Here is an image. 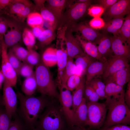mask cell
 Returning a JSON list of instances; mask_svg holds the SVG:
<instances>
[{
  "label": "cell",
  "mask_w": 130,
  "mask_h": 130,
  "mask_svg": "<svg viewBox=\"0 0 130 130\" xmlns=\"http://www.w3.org/2000/svg\"><path fill=\"white\" fill-rule=\"evenodd\" d=\"M130 0H119L105 11L103 17L107 22L114 18L124 17L130 13Z\"/></svg>",
  "instance_id": "obj_10"
},
{
  "label": "cell",
  "mask_w": 130,
  "mask_h": 130,
  "mask_svg": "<svg viewBox=\"0 0 130 130\" xmlns=\"http://www.w3.org/2000/svg\"><path fill=\"white\" fill-rule=\"evenodd\" d=\"M94 91L91 85L89 83H85L84 93V98L86 100Z\"/></svg>",
  "instance_id": "obj_49"
},
{
  "label": "cell",
  "mask_w": 130,
  "mask_h": 130,
  "mask_svg": "<svg viewBox=\"0 0 130 130\" xmlns=\"http://www.w3.org/2000/svg\"><path fill=\"white\" fill-rule=\"evenodd\" d=\"M74 62L76 67L75 74L82 76L85 75V71L89 65L97 60L85 53L78 56Z\"/></svg>",
  "instance_id": "obj_23"
},
{
  "label": "cell",
  "mask_w": 130,
  "mask_h": 130,
  "mask_svg": "<svg viewBox=\"0 0 130 130\" xmlns=\"http://www.w3.org/2000/svg\"><path fill=\"white\" fill-rule=\"evenodd\" d=\"M32 130H41L39 129L37 127H35Z\"/></svg>",
  "instance_id": "obj_61"
},
{
  "label": "cell",
  "mask_w": 130,
  "mask_h": 130,
  "mask_svg": "<svg viewBox=\"0 0 130 130\" xmlns=\"http://www.w3.org/2000/svg\"><path fill=\"white\" fill-rule=\"evenodd\" d=\"M32 6H27L18 15H17V18L20 21L23 22L31 12Z\"/></svg>",
  "instance_id": "obj_47"
},
{
  "label": "cell",
  "mask_w": 130,
  "mask_h": 130,
  "mask_svg": "<svg viewBox=\"0 0 130 130\" xmlns=\"http://www.w3.org/2000/svg\"><path fill=\"white\" fill-rule=\"evenodd\" d=\"M37 89V84L34 73L32 76L26 78L21 86L22 91L27 96L32 95Z\"/></svg>",
  "instance_id": "obj_28"
},
{
  "label": "cell",
  "mask_w": 130,
  "mask_h": 130,
  "mask_svg": "<svg viewBox=\"0 0 130 130\" xmlns=\"http://www.w3.org/2000/svg\"><path fill=\"white\" fill-rule=\"evenodd\" d=\"M104 91L106 96V99L119 96L125 92L124 86L113 83H106Z\"/></svg>",
  "instance_id": "obj_29"
},
{
  "label": "cell",
  "mask_w": 130,
  "mask_h": 130,
  "mask_svg": "<svg viewBox=\"0 0 130 130\" xmlns=\"http://www.w3.org/2000/svg\"><path fill=\"white\" fill-rule=\"evenodd\" d=\"M73 1L66 0L46 1V7L52 12L56 18L58 22L57 26L63 14V11L69 5L73 2Z\"/></svg>",
  "instance_id": "obj_17"
},
{
  "label": "cell",
  "mask_w": 130,
  "mask_h": 130,
  "mask_svg": "<svg viewBox=\"0 0 130 130\" xmlns=\"http://www.w3.org/2000/svg\"><path fill=\"white\" fill-rule=\"evenodd\" d=\"M22 37L23 42L28 50L32 49L35 43V37L32 32L27 28H25Z\"/></svg>",
  "instance_id": "obj_35"
},
{
  "label": "cell",
  "mask_w": 130,
  "mask_h": 130,
  "mask_svg": "<svg viewBox=\"0 0 130 130\" xmlns=\"http://www.w3.org/2000/svg\"><path fill=\"white\" fill-rule=\"evenodd\" d=\"M55 30L52 29L45 30L38 38L39 44L44 47L50 44L55 39Z\"/></svg>",
  "instance_id": "obj_32"
},
{
  "label": "cell",
  "mask_w": 130,
  "mask_h": 130,
  "mask_svg": "<svg viewBox=\"0 0 130 130\" xmlns=\"http://www.w3.org/2000/svg\"><path fill=\"white\" fill-rule=\"evenodd\" d=\"M11 49L13 54L20 60L25 62L28 53V50L21 46L16 44Z\"/></svg>",
  "instance_id": "obj_37"
},
{
  "label": "cell",
  "mask_w": 130,
  "mask_h": 130,
  "mask_svg": "<svg viewBox=\"0 0 130 130\" xmlns=\"http://www.w3.org/2000/svg\"><path fill=\"white\" fill-rule=\"evenodd\" d=\"M87 117L85 126L97 130L102 127L105 121L107 108L105 103L87 102Z\"/></svg>",
  "instance_id": "obj_6"
},
{
  "label": "cell",
  "mask_w": 130,
  "mask_h": 130,
  "mask_svg": "<svg viewBox=\"0 0 130 130\" xmlns=\"http://www.w3.org/2000/svg\"><path fill=\"white\" fill-rule=\"evenodd\" d=\"M130 71L129 67L111 74L105 79L106 83H113L124 86L130 81Z\"/></svg>",
  "instance_id": "obj_20"
},
{
  "label": "cell",
  "mask_w": 130,
  "mask_h": 130,
  "mask_svg": "<svg viewBox=\"0 0 130 130\" xmlns=\"http://www.w3.org/2000/svg\"><path fill=\"white\" fill-rule=\"evenodd\" d=\"M19 106L17 111L28 130L35 127L36 123L51 98L41 95L27 96L21 93H17Z\"/></svg>",
  "instance_id": "obj_1"
},
{
  "label": "cell",
  "mask_w": 130,
  "mask_h": 130,
  "mask_svg": "<svg viewBox=\"0 0 130 130\" xmlns=\"http://www.w3.org/2000/svg\"><path fill=\"white\" fill-rule=\"evenodd\" d=\"M125 101L128 107L130 108V81L128 82L126 91L124 94Z\"/></svg>",
  "instance_id": "obj_51"
},
{
  "label": "cell",
  "mask_w": 130,
  "mask_h": 130,
  "mask_svg": "<svg viewBox=\"0 0 130 130\" xmlns=\"http://www.w3.org/2000/svg\"><path fill=\"white\" fill-rule=\"evenodd\" d=\"M5 80V78L0 68V89L1 88L2 84Z\"/></svg>",
  "instance_id": "obj_58"
},
{
  "label": "cell",
  "mask_w": 130,
  "mask_h": 130,
  "mask_svg": "<svg viewBox=\"0 0 130 130\" xmlns=\"http://www.w3.org/2000/svg\"><path fill=\"white\" fill-rule=\"evenodd\" d=\"M124 92L119 96L106 99L105 103L108 111L102 127L119 124H130V109L124 100Z\"/></svg>",
  "instance_id": "obj_3"
},
{
  "label": "cell",
  "mask_w": 130,
  "mask_h": 130,
  "mask_svg": "<svg viewBox=\"0 0 130 130\" xmlns=\"http://www.w3.org/2000/svg\"><path fill=\"white\" fill-rule=\"evenodd\" d=\"M82 76L74 74L70 77L67 80L66 86L71 91H73L79 85Z\"/></svg>",
  "instance_id": "obj_38"
},
{
  "label": "cell",
  "mask_w": 130,
  "mask_h": 130,
  "mask_svg": "<svg viewBox=\"0 0 130 130\" xmlns=\"http://www.w3.org/2000/svg\"><path fill=\"white\" fill-rule=\"evenodd\" d=\"M3 106L2 96L0 94V108L3 107Z\"/></svg>",
  "instance_id": "obj_59"
},
{
  "label": "cell",
  "mask_w": 130,
  "mask_h": 130,
  "mask_svg": "<svg viewBox=\"0 0 130 130\" xmlns=\"http://www.w3.org/2000/svg\"><path fill=\"white\" fill-rule=\"evenodd\" d=\"M110 37L107 34L103 33L96 44L100 55L106 60L114 55L111 49Z\"/></svg>",
  "instance_id": "obj_21"
},
{
  "label": "cell",
  "mask_w": 130,
  "mask_h": 130,
  "mask_svg": "<svg viewBox=\"0 0 130 130\" xmlns=\"http://www.w3.org/2000/svg\"><path fill=\"white\" fill-rule=\"evenodd\" d=\"M129 59L120 56L113 55L105 61V67L102 77L105 79L111 74L130 67Z\"/></svg>",
  "instance_id": "obj_11"
},
{
  "label": "cell",
  "mask_w": 130,
  "mask_h": 130,
  "mask_svg": "<svg viewBox=\"0 0 130 130\" xmlns=\"http://www.w3.org/2000/svg\"><path fill=\"white\" fill-rule=\"evenodd\" d=\"M105 22L100 17L93 18L89 23L90 26L94 29H102L105 25Z\"/></svg>",
  "instance_id": "obj_44"
},
{
  "label": "cell",
  "mask_w": 130,
  "mask_h": 130,
  "mask_svg": "<svg viewBox=\"0 0 130 130\" xmlns=\"http://www.w3.org/2000/svg\"><path fill=\"white\" fill-rule=\"evenodd\" d=\"M28 50V53L25 62L33 66L40 62L41 58L39 54L32 49Z\"/></svg>",
  "instance_id": "obj_39"
},
{
  "label": "cell",
  "mask_w": 130,
  "mask_h": 130,
  "mask_svg": "<svg viewBox=\"0 0 130 130\" xmlns=\"http://www.w3.org/2000/svg\"><path fill=\"white\" fill-rule=\"evenodd\" d=\"M2 99L5 109L12 118L16 113L18 98L12 87L5 79L3 83Z\"/></svg>",
  "instance_id": "obj_9"
},
{
  "label": "cell",
  "mask_w": 130,
  "mask_h": 130,
  "mask_svg": "<svg viewBox=\"0 0 130 130\" xmlns=\"http://www.w3.org/2000/svg\"><path fill=\"white\" fill-rule=\"evenodd\" d=\"M70 29L72 32H76L84 39L96 45L103 34L83 22L77 23Z\"/></svg>",
  "instance_id": "obj_12"
},
{
  "label": "cell",
  "mask_w": 130,
  "mask_h": 130,
  "mask_svg": "<svg viewBox=\"0 0 130 130\" xmlns=\"http://www.w3.org/2000/svg\"><path fill=\"white\" fill-rule=\"evenodd\" d=\"M1 40L0 39V57L1 56Z\"/></svg>",
  "instance_id": "obj_60"
},
{
  "label": "cell",
  "mask_w": 130,
  "mask_h": 130,
  "mask_svg": "<svg viewBox=\"0 0 130 130\" xmlns=\"http://www.w3.org/2000/svg\"><path fill=\"white\" fill-rule=\"evenodd\" d=\"M106 61L96 60L90 64L85 73V83H89L93 79L102 75L105 67Z\"/></svg>",
  "instance_id": "obj_19"
},
{
  "label": "cell",
  "mask_w": 130,
  "mask_h": 130,
  "mask_svg": "<svg viewBox=\"0 0 130 130\" xmlns=\"http://www.w3.org/2000/svg\"><path fill=\"white\" fill-rule=\"evenodd\" d=\"M66 45L68 57L75 58L85 53L70 29L67 28L65 32Z\"/></svg>",
  "instance_id": "obj_13"
},
{
  "label": "cell",
  "mask_w": 130,
  "mask_h": 130,
  "mask_svg": "<svg viewBox=\"0 0 130 130\" xmlns=\"http://www.w3.org/2000/svg\"><path fill=\"white\" fill-rule=\"evenodd\" d=\"M59 90L58 100L61 110L65 117L68 127L74 125V112L71 91L66 85H62Z\"/></svg>",
  "instance_id": "obj_7"
},
{
  "label": "cell",
  "mask_w": 130,
  "mask_h": 130,
  "mask_svg": "<svg viewBox=\"0 0 130 130\" xmlns=\"http://www.w3.org/2000/svg\"><path fill=\"white\" fill-rule=\"evenodd\" d=\"M87 102L83 98L81 102L74 112V125L85 127L87 117Z\"/></svg>",
  "instance_id": "obj_22"
},
{
  "label": "cell",
  "mask_w": 130,
  "mask_h": 130,
  "mask_svg": "<svg viewBox=\"0 0 130 130\" xmlns=\"http://www.w3.org/2000/svg\"><path fill=\"white\" fill-rule=\"evenodd\" d=\"M33 67L26 62H23L19 70V74L25 78L32 76L34 73L33 70Z\"/></svg>",
  "instance_id": "obj_40"
},
{
  "label": "cell",
  "mask_w": 130,
  "mask_h": 130,
  "mask_svg": "<svg viewBox=\"0 0 130 130\" xmlns=\"http://www.w3.org/2000/svg\"><path fill=\"white\" fill-rule=\"evenodd\" d=\"M12 3V0H0V10L8 6Z\"/></svg>",
  "instance_id": "obj_56"
},
{
  "label": "cell",
  "mask_w": 130,
  "mask_h": 130,
  "mask_svg": "<svg viewBox=\"0 0 130 130\" xmlns=\"http://www.w3.org/2000/svg\"><path fill=\"white\" fill-rule=\"evenodd\" d=\"M117 0H99V5L104 9L105 11L108 9L114 4L117 2Z\"/></svg>",
  "instance_id": "obj_48"
},
{
  "label": "cell",
  "mask_w": 130,
  "mask_h": 130,
  "mask_svg": "<svg viewBox=\"0 0 130 130\" xmlns=\"http://www.w3.org/2000/svg\"><path fill=\"white\" fill-rule=\"evenodd\" d=\"M34 74L37 91L41 95L58 99L59 93L48 67L41 59L36 65Z\"/></svg>",
  "instance_id": "obj_4"
},
{
  "label": "cell",
  "mask_w": 130,
  "mask_h": 130,
  "mask_svg": "<svg viewBox=\"0 0 130 130\" xmlns=\"http://www.w3.org/2000/svg\"><path fill=\"white\" fill-rule=\"evenodd\" d=\"M96 130H130V127L128 125L119 124L108 127H102Z\"/></svg>",
  "instance_id": "obj_46"
},
{
  "label": "cell",
  "mask_w": 130,
  "mask_h": 130,
  "mask_svg": "<svg viewBox=\"0 0 130 130\" xmlns=\"http://www.w3.org/2000/svg\"><path fill=\"white\" fill-rule=\"evenodd\" d=\"M8 27V21L4 17L0 16V39H3Z\"/></svg>",
  "instance_id": "obj_45"
},
{
  "label": "cell",
  "mask_w": 130,
  "mask_h": 130,
  "mask_svg": "<svg viewBox=\"0 0 130 130\" xmlns=\"http://www.w3.org/2000/svg\"><path fill=\"white\" fill-rule=\"evenodd\" d=\"M92 2V0H88L85 2H73L70 4L63 14L57 28L65 26L67 28H70L84 15Z\"/></svg>",
  "instance_id": "obj_5"
},
{
  "label": "cell",
  "mask_w": 130,
  "mask_h": 130,
  "mask_svg": "<svg viewBox=\"0 0 130 130\" xmlns=\"http://www.w3.org/2000/svg\"><path fill=\"white\" fill-rule=\"evenodd\" d=\"M124 20V17H121L114 18L106 22L104 27L102 29L103 33L107 34L108 33H110L113 35L118 36Z\"/></svg>",
  "instance_id": "obj_24"
},
{
  "label": "cell",
  "mask_w": 130,
  "mask_h": 130,
  "mask_svg": "<svg viewBox=\"0 0 130 130\" xmlns=\"http://www.w3.org/2000/svg\"><path fill=\"white\" fill-rule=\"evenodd\" d=\"M12 3L9 7V12L10 14H19L27 6H31L32 3L28 0H12Z\"/></svg>",
  "instance_id": "obj_31"
},
{
  "label": "cell",
  "mask_w": 130,
  "mask_h": 130,
  "mask_svg": "<svg viewBox=\"0 0 130 130\" xmlns=\"http://www.w3.org/2000/svg\"><path fill=\"white\" fill-rule=\"evenodd\" d=\"M66 130H90L89 128H86L85 127H80L76 125L68 127Z\"/></svg>",
  "instance_id": "obj_57"
},
{
  "label": "cell",
  "mask_w": 130,
  "mask_h": 130,
  "mask_svg": "<svg viewBox=\"0 0 130 130\" xmlns=\"http://www.w3.org/2000/svg\"><path fill=\"white\" fill-rule=\"evenodd\" d=\"M8 21V26L10 30L4 35V42L7 47H12L20 40L22 34L20 27L13 22Z\"/></svg>",
  "instance_id": "obj_18"
},
{
  "label": "cell",
  "mask_w": 130,
  "mask_h": 130,
  "mask_svg": "<svg viewBox=\"0 0 130 130\" xmlns=\"http://www.w3.org/2000/svg\"><path fill=\"white\" fill-rule=\"evenodd\" d=\"M45 30L43 27L37 26L32 28L31 31L35 37L38 38Z\"/></svg>",
  "instance_id": "obj_52"
},
{
  "label": "cell",
  "mask_w": 130,
  "mask_h": 130,
  "mask_svg": "<svg viewBox=\"0 0 130 130\" xmlns=\"http://www.w3.org/2000/svg\"><path fill=\"white\" fill-rule=\"evenodd\" d=\"M88 14L93 18L100 17L103 14L105 10L99 5H91L88 8Z\"/></svg>",
  "instance_id": "obj_43"
},
{
  "label": "cell",
  "mask_w": 130,
  "mask_h": 130,
  "mask_svg": "<svg viewBox=\"0 0 130 130\" xmlns=\"http://www.w3.org/2000/svg\"><path fill=\"white\" fill-rule=\"evenodd\" d=\"M76 69V66L73 61V58L68 57L67 64L62 74L61 85H65L68 78L75 74Z\"/></svg>",
  "instance_id": "obj_33"
},
{
  "label": "cell",
  "mask_w": 130,
  "mask_h": 130,
  "mask_svg": "<svg viewBox=\"0 0 130 130\" xmlns=\"http://www.w3.org/2000/svg\"><path fill=\"white\" fill-rule=\"evenodd\" d=\"M68 127L58 99L51 98L37 121L35 127L41 130H66Z\"/></svg>",
  "instance_id": "obj_2"
},
{
  "label": "cell",
  "mask_w": 130,
  "mask_h": 130,
  "mask_svg": "<svg viewBox=\"0 0 130 130\" xmlns=\"http://www.w3.org/2000/svg\"><path fill=\"white\" fill-rule=\"evenodd\" d=\"M46 1L43 0H34V1L35 5L34 6L35 9L40 10L41 8L45 6L44 4Z\"/></svg>",
  "instance_id": "obj_55"
},
{
  "label": "cell",
  "mask_w": 130,
  "mask_h": 130,
  "mask_svg": "<svg viewBox=\"0 0 130 130\" xmlns=\"http://www.w3.org/2000/svg\"><path fill=\"white\" fill-rule=\"evenodd\" d=\"M85 75H84L82 76L79 85L73 91L72 94L73 109L74 112L81 102L84 97V90L85 83Z\"/></svg>",
  "instance_id": "obj_25"
},
{
  "label": "cell",
  "mask_w": 130,
  "mask_h": 130,
  "mask_svg": "<svg viewBox=\"0 0 130 130\" xmlns=\"http://www.w3.org/2000/svg\"><path fill=\"white\" fill-rule=\"evenodd\" d=\"M111 49L114 55L130 59V46L119 36L113 35L110 37Z\"/></svg>",
  "instance_id": "obj_14"
},
{
  "label": "cell",
  "mask_w": 130,
  "mask_h": 130,
  "mask_svg": "<svg viewBox=\"0 0 130 130\" xmlns=\"http://www.w3.org/2000/svg\"><path fill=\"white\" fill-rule=\"evenodd\" d=\"M118 36L129 45L130 44V14L124 18L123 23L119 31Z\"/></svg>",
  "instance_id": "obj_30"
},
{
  "label": "cell",
  "mask_w": 130,
  "mask_h": 130,
  "mask_svg": "<svg viewBox=\"0 0 130 130\" xmlns=\"http://www.w3.org/2000/svg\"><path fill=\"white\" fill-rule=\"evenodd\" d=\"M57 85L59 89L61 85L62 74L67 61L68 56L66 48L63 46H57Z\"/></svg>",
  "instance_id": "obj_16"
},
{
  "label": "cell",
  "mask_w": 130,
  "mask_h": 130,
  "mask_svg": "<svg viewBox=\"0 0 130 130\" xmlns=\"http://www.w3.org/2000/svg\"><path fill=\"white\" fill-rule=\"evenodd\" d=\"M99 99V96L94 91L88 98L86 101L87 102H97Z\"/></svg>",
  "instance_id": "obj_54"
},
{
  "label": "cell",
  "mask_w": 130,
  "mask_h": 130,
  "mask_svg": "<svg viewBox=\"0 0 130 130\" xmlns=\"http://www.w3.org/2000/svg\"><path fill=\"white\" fill-rule=\"evenodd\" d=\"M13 116L14 119L8 130H28L23 121L16 113Z\"/></svg>",
  "instance_id": "obj_42"
},
{
  "label": "cell",
  "mask_w": 130,
  "mask_h": 130,
  "mask_svg": "<svg viewBox=\"0 0 130 130\" xmlns=\"http://www.w3.org/2000/svg\"><path fill=\"white\" fill-rule=\"evenodd\" d=\"M8 58L9 62L16 72L17 75L22 62L13 53L10 49L7 53Z\"/></svg>",
  "instance_id": "obj_41"
},
{
  "label": "cell",
  "mask_w": 130,
  "mask_h": 130,
  "mask_svg": "<svg viewBox=\"0 0 130 130\" xmlns=\"http://www.w3.org/2000/svg\"><path fill=\"white\" fill-rule=\"evenodd\" d=\"M75 36L85 53L98 61L104 62L107 60L101 56L96 44L84 39L78 34Z\"/></svg>",
  "instance_id": "obj_15"
},
{
  "label": "cell",
  "mask_w": 130,
  "mask_h": 130,
  "mask_svg": "<svg viewBox=\"0 0 130 130\" xmlns=\"http://www.w3.org/2000/svg\"><path fill=\"white\" fill-rule=\"evenodd\" d=\"M5 109L0 108V130H8L12 121Z\"/></svg>",
  "instance_id": "obj_36"
},
{
  "label": "cell",
  "mask_w": 130,
  "mask_h": 130,
  "mask_svg": "<svg viewBox=\"0 0 130 130\" xmlns=\"http://www.w3.org/2000/svg\"><path fill=\"white\" fill-rule=\"evenodd\" d=\"M27 18V24L32 28L37 26L43 27L44 20L40 13L36 12H32Z\"/></svg>",
  "instance_id": "obj_34"
},
{
  "label": "cell",
  "mask_w": 130,
  "mask_h": 130,
  "mask_svg": "<svg viewBox=\"0 0 130 130\" xmlns=\"http://www.w3.org/2000/svg\"><path fill=\"white\" fill-rule=\"evenodd\" d=\"M92 86L94 91L99 96V99L102 100L106 99V96L104 90L94 86Z\"/></svg>",
  "instance_id": "obj_53"
},
{
  "label": "cell",
  "mask_w": 130,
  "mask_h": 130,
  "mask_svg": "<svg viewBox=\"0 0 130 130\" xmlns=\"http://www.w3.org/2000/svg\"><path fill=\"white\" fill-rule=\"evenodd\" d=\"M89 83L92 85L94 86L104 90L105 85L99 79L95 78L92 79Z\"/></svg>",
  "instance_id": "obj_50"
},
{
  "label": "cell",
  "mask_w": 130,
  "mask_h": 130,
  "mask_svg": "<svg viewBox=\"0 0 130 130\" xmlns=\"http://www.w3.org/2000/svg\"><path fill=\"white\" fill-rule=\"evenodd\" d=\"M40 14L43 20L44 24L48 29L55 30L57 28L58 22L52 12L45 6L40 10Z\"/></svg>",
  "instance_id": "obj_26"
},
{
  "label": "cell",
  "mask_w": 130,
  "mask_h": 130,
  "mask_svg": "<svg viewBox=\"0 0 130 130\" xmlns=\"http://www.w3.org/2000/svg\"><path fill=\"white\" fill-rule=\"evenodd\" d=\"M1 70L5 79L12 87L16 86L17 75L8 60L6 46L2 39L1 40Z\"/></svg>",
  "instance_id": "obj_8"
},
{
  "label": "cell",
  "mask_w": 130,
  "mask_h": 130,
  "mask_svg": "<svg viewBox=\"0 0 130 130\" xmlns=\"http://www.w3.org/2000/svg\"><path fill=\"white\" fill-rule=\"evenodd\" d=\"M43 63L49 67L57 64V56L56 48L49 47L44 52L41 58Z\"/></svg>",
  "instance_id": "obj_27"
}]
</instances>
